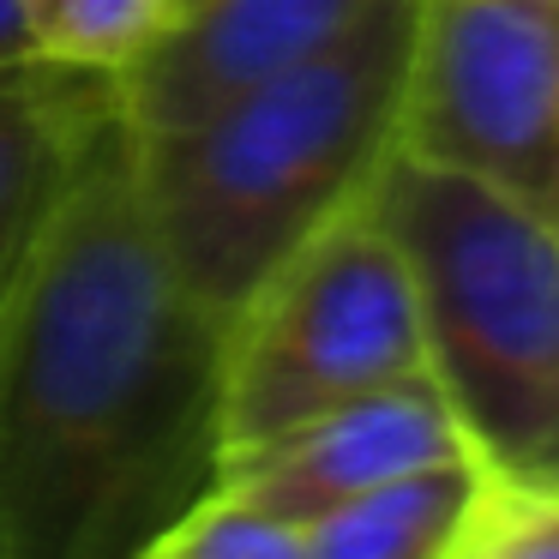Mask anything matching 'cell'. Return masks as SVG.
<instances>
[{"label":"cell","mask_w":559,"mask_h":559,"mask_svg":"<svg viewBox=\"0 0 559 559\" xmlns=\"http://www.w3.org/2000/svg\"><path fill=\"white\" fill-rule=\"evenodd\" d=\"M367 211L409 265L427 373L469 457L506 487L559 493V229L403 151Z\"/></svg>","instance_id":"obj_3"},{"label":"cell","mask_w":559,"mask_h":559,"mask_svg":"<svg viewBox=\"0 0 559 559\" xmlns=\"http://www.w3.org/2000/svg\"><path fill=\"white\" fill-rule=\"evenodd\" d=\"M415 373H427L415 283L361 199L223 325V469Z\"/></svg>","instance_id":"obj_4"},{"label":"cell","mask_w":559,"mask_h":559,"mask_svg":"<svg viewBox=\"0 0 559 559\" xmlns=\"http://www.w3.org/2000/svg\"><path fill=\"white\" fill-rule=\"evenodd\" d=\"M445 457H469V445H463L433 373H415L403 385L367 391V397L337 403L295 433L271 439L265 451L229 463L217 487L301 530L319 511Z\"/></svg>","instance_id":"obj_8"},{"label":"cell","mask_w":559,"mask_h":559,"mask_svg":"<svg viewBox=\"0 0 559 559\" xmlns=\"http://www.w3.org/2000/svg\"><path fill=\"white\" fill-rule=\"evenodd\" d=\"M139 559H307V542L295 523L271 518V511L217 487L169 535H157Z\"/></svg>","instance_id":"obj_11"},{"label":"cell","mask_w":559,"mask_h":559,"mask_svg":"<svg viewBox=\"0 0 559 559\" xmlns=\"http://www.w3.org/2000/svg\"><path fill=\"white\" fill-rule=\"evenodd\" d=\"M121 127L115 73L49 55L0 61V319L37 277L79 187Z\"/></svg>","instance_id":"obj_6"},{"label":"cell","mask_w":559,"mask_h":559,"mask_svg":"<svg viewBox=\"0 0 559 559\" xmlns=\"http://www.w3.org/2000/svg\"><path fill=\"white\" fill-rule=\"evenodd\" d=\"M373 0H193L115 73L139 133L205 121L229 97L331 49Z\"/></svg>","instance_id":"obj_7"},{"label":"cell","mask_w":559,"mask_h":559,"mask_svg":"<svg viewBox=\"0 0 559 559\" xmlns=\"http://www.w3.org/2000/svg\"><path fill=\"white\" fill-rule=\"evenodd\" d=\"M181 7H193V0H175V13H181Z\"/></svg>","instance_id":"obj_14"},{"label":"cell","mask_w":559,"mask_h":559,"mask_svg":"<svg viewBox=\"0 0 559 559\" xmlns=\"http://www.w3.org/2000/svg\"><path fill=\"white\" fill-rule=\"evenodd\" d=\"M457 559H559V493L493 481Z\"/></svg>","instance_id":"obj_12"},{"label":"cell","mask_w":559,"mask_h":559,"mask_svg":"<svg viewBox=\"0 0 559 559\" xmlns=\"http://www.w3.org/2000/svg\"><path fill=\"white\" fill-rule=\"evenodd\" d=\"M397 151L559 229V0H421Z\"/></svg>","instance_id":"obj_5"},{"label":"cell","mask_w":559,"mask_h":559,"mask_svg":"<svg viewBox=\"0 0 559 559\" xmlns=\"http://www.w3.org/2000/svg\"><path fill=\"white\" fill-rule=\"evenodd\" d=\"M25 19L37 55L121 73L175 19V0H25Z\"/></svg>","instance_id":"obj_10"},{"label":"cell","mask_w":559,"mask_h":559,"mask_svg":"<svg viewBox=\"0 0 559 559\" xmlns=\"http://www.w3.org/2000/svg\"><path fill=\"white\" fill-rule=\"evenodd\" d=\"M415 13L421 0H373L331 49L229 97L205 121L133 127L145 217L187 295L223 325L379 181L397 151Z\"/></svg>","instance_id":"obj_2"},{"label":"cell","mask_w":559,"mask_h":559,"mask_svg":"<svg viewBox=\"0 0 559 559\" xmlns=\"http://www.w3.org/2000/svg\"><path fill=\"white\" fill-rule=\"evenodd\" d=\"M493 475L475 457H445L391 475L301 523L307 559H457L481 518Z\"/></svg>","instance_id":"obj_9"},{"label":"cell","mask_w":559,"mask_h":559,"mask_svg":"<svg viewBox=\"0 0 559 559\" xmlns=\"http://www.w3.org/2000/svg\"><path fill=\"white\" fill-rule=\"evenodd\" d=\"M223 481V319L145 217L133 121L0 319V559H139Z\"/></svg>","instance_id":"obj_1"},{"label":"cell","mask_w":559,"mask_h":559,"mask_svg":"<svg viewBox=\"0 0 559 559\" xmlns=\"http://www.w3.org/2000/svg\"><path fill=\"white\" fill-rule=\"evenodd\" d=\"M19 55H37V49H31L25 0H0V61H19Z\"/></svg>","instance_id":"obj_13"}]
</instances>
